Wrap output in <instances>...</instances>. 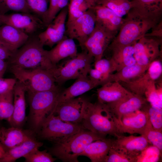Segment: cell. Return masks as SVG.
<instances>
[{"instance_id":"1","label":"cell","mask_w":162,"mask_h":162,"mask_svg":"<svg viewBox=\"0 0 162 162\" xmlns=\"http://www.w3.org/2000/svg\"><path fill=\"white\" fill-rule=\"evenodd\" d=\"M160 19L131 8L109 47L124 46L134 44L158 24Z\"/></svg>"},{"instance_id":"2","label":"cell","mask_w":162,"mask_h":162,"mask_svg":"<svg viewBox=\"0 0 162 162\" xmlns=\"http://www.w3.org/2000/svg\"><path fill=\"white\" fill-rule=\"evenodd\" d=\"M106 136L83 129L62 141L54 143L49 152L62 161L78 162V158L90 143Z\"/></svg>"},{"instance_id":"3","label":"cell","mask_w":162,"mask_h":162,"mask_svg":"<svg viewBox=\"0 0 162 162\" xmlns=\"http://www.w3.org/2000/svg\"><path fill=\"white\" fill-rule=\"evenodd\" d=\"M44 46L37 39L28 40L8 59L10 65L27 69L49 70L54 66L46 56Z\"/></svg>"},{"instance_id":"4","label":"cell","mask_w":162,"mask_h":162,"mask_svg":"<svg viewBox=\"0 0 162 162\" xmlns=\"http://www.w3.org/2000/svg\"><path fill=\"white\" fill-rule=\"evenodd\" d=\"M81 124L85 129L106 136L110 135L117 138L122 135L105 104L98 101L93 103L88 100Z\"/></svg>"},{"instance_id":"5","label":"cell","mask_w":162,"mask_h":162,"mask_svg":"<svg viewBox=\"0 0 162 162\" xmlns=\"http://www.w3.org/2000/svg\"><path fill=\"white\" fill-rule=\"evenodd\" d=\"M62 90L59 86L49 91L28 93L30 120L34 130L40 129L44 120L52 112Z\"/></svg>"},{"instance_id":"6","label":"cell","mask_w":162,"mask_h":162,"mask_svg":"<svg viewBox=\"0 0 162 162\" xmlns=\"http://www.w3.org/2000/svg\"><path fill=\"white\" fill-rule=\"evenodd\" d=\"M10 69L28 93L49 91L59 86L56 85L54 77L48 70L27 69L11 65Z\"/></svg>"},{"instance_id":"7","label":"cell","mask_w":162,"mask_h":162,"mask_svg":"<svg viewBox=\"0 0 162 162\" xmlns=\"http://www.w3.org/2000/svg\"><path fill=\"white\" fill-rule=\"evenodd\" d=\"M93 58L86 51L78 53L63 65L54 66L48 71L59 86L66 81L87 76Z\"/></svg>"},{"instance_id":"8","label":"cell","mask_w":162,"mask_h":162,"mask_svg":"<svg viewBox=\"0 0 162 162\" xmlns=\"http://www.w3.org/2000/svg\"><path fill=\"white\" fill-rule=\"evenodd\" d=\"M83 128L81 124L64 121L52 114L43 122L40 134L42 138L55 143L65 140Z\"/></svg>"},{"instance_id":"9","label":"cell","mask_w":162,"mask_h":162,"mask_svg":"<svg viewBox=\"0 0 162 162\" xmlns=\"http://www.w3.org/2000/svg\"><path fill=\"white\" fill-rule=\"evenodd\" d=\"M116 34L96 22L95 28L84 44V50L94 62L102 58L103 54Z\"/></svg>"},{"instance_id":"10","label":"cell","mask_w":162,"mask_h":162,"mask_svg":"<svg viewBox=\"0 0 162 162\" xmlns=\"http://www.w3.org/2000/svg\"><path fill=\"white\" fill-rule=\"evenodd\" d=\"M96 18L93 8L66 27L65 34L68 37L77 40L83 50L84 44L93 31L96 24Z\"/></svg>"},{"instance_id":"11","label":"cell","mask_w":162,"mask_h":162,"mask_svg":"<svg viewBox=\"0 0 162 162\" xmlns=\"http://www.w3.org/2000/svg\"><path fill=\"white\" fill-rule=\"evenodd\" d=\"M68 13V6L62 9L46 29L39 34L38 38L44 46L52 47L66 36V21Z\"/></svg>"},{"instance_id":"12","label":"cell","mask_w":162,"mask_h":162,"mask_svg":"<svg viewBox=\"0 0 162 162\" xmlns=\"http://www.w3.org/2000/svg\"><path fill=\"white\" fill-rule=\"evenodd\" d=\"M0 18L2 23L12 26L28 35L45 26L41 19L30 13L1 15Z\"/></svg>"},{"instance_id":"13","label":"cell","mask_w":162,"mask_h":162,"mask_svg":"<svg viewBox=\"0 0 162 162\" xmlns=\"http://www.w3.org/2000/svg\"><path fill=\"white\" fill-rule=\"evenodd\" d=\"M87 101L81 97L70 99L57 106L51 114H55L65 122L81 124Z\"/></svg>"},{"instance_id":"14","label":"cell","mask_w":162,"mask_h":162,"mask_svg":"<svg viewBox=\"0 0 162 162\" xmlns=\"http://www.w3.org/2000/svg\"><path fill=\"white\" fill-rule=\"evenodd\" d=\"M112 116L120 134L127 133L131 134H138L143 135L151 123L147 114L140 110L124 116L119 119Z\"/></svg>"},{"instance_id":"15","label":"cell","mask_w":162,"mask_h":162,"mask_svg":"<svg viewBox=\"0 0 162 162\" xmlns=\"http://www.w3.org/2000/svg\"><path fill=\"white\" fill-rule=\"evenodd\" d=\"M160 43L154 38L144 36L134 44V57L136 63L149 65L160 54Z\"/></svg>"},{"instance_id":"16","label":"cell","mask_w":162,"mask_h":162,"mask_svg":"<svg viewBox=\"0 0 162 162\" xmlns=\"http://www.w3.org/2000/svg\"><path fill=\"white\" fill-rule=\"evenodd\" d=\"M162 73L161 62L156 59L150 64L146 71L139 77L127 82L120 83L132 93L143 96L149 82L158 79Z\"/></svg>"},{"instance_id":"17","label":"cell","mask_w":162,"mask_h":162,"mask_svg":"<svg viewBox=\"0 0 162 162\" xmlns=\"http://www.w3.org/2000/svg\"><path fill=\"white\" fill-rule=\"evenodd\" d=\"M104 84L102 81L92 80L87 76L77 78L71 86L62 90L52 113L57 106L61 104L81 95L97 86H101Z\"/></svg>"},{"instance_id":"18","label":"cell","mask_w":162,"mask_h":162,"mask_svg":"<svg viewBox=\"0 0 162 162\" xmlns=\"http://www.w3.org/2000/svg\"><path fill=\"white\" fill-rule=\"evenodd\" d=\"M150 145L145 136H136L131 134L124 136L122 134L113 140L111 147L136 158L146 147Z\"/></svg>"},{"instance_id":"19","label":"cell","mask_w":162,"mask_h":162,"mask_svg":"<svg viewBox=\"0 0 162 162\" xmlns=\"http://www.w3.org/2000/svg\"><path fill=\"white\" fill-rule=\"evenodd\" d=\"M147 101L143 96L133 94L130 98L115 102L105 104L111 115L119 119L140 110Z\"/></svg>"},{"instance_id":"20","label":"cell","mask_w":162,"mask_h":162,"mask_svg":"<svg viewBox=\"0 0 162 162\" xmlns=\"http://www.w3.org/2000/svg\"><path fill=\"white\" fill-rule=\"evenodd\" d=\"M97 90L98 101L106 104L127 99L134 94L117 82H108Z\"/></svg>"},{"instance_id":"21","label":"cell","mask_w":162,"mask_h":162,"mask_svg":"<svg viewBox=\"0 0 162 162\" xmlns=\"http://www.w3.org/2000/svg\"><path fill=\"white\" fill-rule=\"evenodd\" d=\"M26 90L23 85L17 81L13 89L14 111L9 122L11 126L21 128L26 118Z\"/></svg>"},{"instance_id":"22","label":"cell","mask_w":162,"mask_h":162,"mask_svg":"<svg viewBox=\"0 0 162 162\" xmlns=\"http://www.w3.org/2000/svg\"><path fill=\"white\" fill-rule=\"evenodd\" d=\"M29 35L14 27L4 24L0 26V43L14 52L28 40Z\"/></svg>"},{"instance_id":"23","label":"cell","mask_w":162,"mask_h":162,"mask_svg":"<svg viewBox=\"0 0 162 162\" xmlns=\"http://www.w3.org/2000/svg\"><path fill=\"white\" fill-rule=\"evenodd\" d=\"M46 56L54 65L61 60L67 58H74L76 56L77 50L74 39L66 36L53 48L49 50H45Z\"/></svg>"},{"instance_id":"24","label":"cell","mask_w":162,"mask_h":162,"mask_svg":"<svg viewBox=\"0 0 162 162\" xmlns=\"http://www.w3.org/2000/svg\"><path fill=\"white\" fill-rule=\"evenodd\" d=\"M92 8L95 13L96 22L116 35L124 18L109 8L100 4H97Z\"/></svg>"},{"instance_id":"25","label":"cell","mask_w":162,"mask_h":162,"mask_svg":"<svg viewBox=\"0 0 162 162\" xmlns=\"http://www.w3.org/2000/svg\"><path fill=\"white\" fill-rule=\"evenodd\" d=\"M33 136L21 128L11 126L0 128V143L6 151L14 147Z\"/></svg>"},{"instance_id":"26","label":"cell","mask_w":162,"mask_h":162,"mask_svg":"<svg viewBox=\"0 0 162 162\" xmlns=\"http://www.w3.org/2000/svg\"><path fill=\"white\" fill-rule=\"evenodd\" d=\"M113 140L106 138L94 141L88 145L80 156L87 157L92 162H104Z\"/></svg>"},{"instance_id":"27","label":"cell","mask_w":162,"mask_h":162,"mask_svg":"<svg viewBox=\"0 0 162 162\" xmlns=\"http://www.w3.org/2000/svg\"><path fill=\"white\" fill-rule=\"evenodd\" d=\"M43 144L32 136L20 144L6 151L4 156L0 160V162H15L34 149L39 148Z\"/></svg>"},{"instance_id":"28","label":"cell","mask_w":162,"mask_h":162,"mask_svg":"<svg viewBox=\"0 0 162 162\" xmlns=\"http://www.w3.org/2000/svg\"><path fill=\"white\" fill-rule=\"evenodd\" d=\"M134 44L124 46L109 47L112 51L111 58L116 66V71L124 67L136 63L134 55Z\"/></svg>"},{"instance_id":"29","label":"cell","mask_w":162,"mask_h":162,"mask_svg":"<svg viewBox=\"0 0 162 162\" xmlns=\"http://www.w3.org/2000/svg\"><path fill=\"white\" fill-rule=\"evenodd\" d=\"M149 65H141L136 63L124 67L115 73L110 75L107 82H117L122 83L130 81L144 74L147 70Z\"/></svg>"},{"instance_id":"30","label":"cell","mask_w":162,"mask_h":162,"mask_svg":"<svg viewBox=\"0 0 162 162\" xmlns=\"http://www.w3.org/2000/svg\"><path fill=\"white\" fill-rule=\"evenodd\" d=\"M132 8H134L146 14L161 18L162 0H130Z\"/></svg>"},{"instance_id":"31","label":"cell","mask_w":162,"mask_h":162,"mask_svg":"<svg viewBox=\"0 0 162 162\" xmlns=\"http://www.w3.org/2000/svg\"><path fill=\"white\" fill-rule=\"evenodd\" d=\"M97 4L109 8L122 18L132 8L130 0H99Z\"/></svg>"},{"instance_id":"32","label":"cell","mask_w":162,"mask_h":162,"mask_svg":"<svg viewBox=\"0 0 162 162\" xmlns=\"http://www.w3.org/2000/svg\"><path fill=\"white\" fill-rule=\"evenodd\" d=\"M140 110L147 114L154 129L162 131V108L152 106L147 102L143 105Z\"/></svg>"},{"instance_id":"33","label":"cell","mask_w":162,"mask_h":162,"mask_svg":"<svg viewBox=\"0 0 162 162\" xmlns=\"http://www.w3.org/2000/svg\"><path fill=\"white\" fill-rule=\"evenodd\" d=\"M14 111L13 90L0 96V120H5L9 122Z\"/></svg>"},{"instance_id":"34","label":"cell","mask_w":162,"mask_h":162,"mask_svg":"<svg viewBox=\"0 0 162 162\" xmlns=\"http://www.w3.org/2000/svg\"><path fill=\"white\" fill-rule=\"evenodd\" d=\"M10 11L31 13L26 0H0V14Z\"/></svg>"},{"instance_id":"35","label":"cell","mask_w":162,"mask_h":162,"mask_svg":"<svg viewBox=\"0 0 162 162\" xmlns=\"http://www.w3.org/2000/svg\"><path fill=\"white\" fill-rule=\"evenodd\" d=\"M162 152L157 147L149 145L136 157V162H157L160 159Z\"/></svg>"},{"instance_id":"36","label":"cell","mask_w":162,"mask_h":162,"mask_svg":"<svg viewBox=\"0 0 162 162\" xmlns=\"http://www.w3.org/2000/svg\"><path fill=\"white\" fill-rule=\"evenodd\" d=\"M26 0L31 12L34 13L44 23L48 9L50 0Z\"/></svg>"},{"instance_id":"37","label":"cell","mask_w":162,"mask_h":162,"mask_svg":"<svg viewBox=\"0 0 162 162\" xmlns=\"http://www.w3.org/2000/svg\"><path fill=\"white\" fill-rule=\"evenodd\" d=\"M94 68L102 74L103 80L105 83L110 75L117 71V68L115 63L111 58L110 59L101 58L94 62Z\"/></svg>"},{"instance_id":"38","label":"cell","mask_w":162,"mask_h":162,"mask_svg":"<svg viewBox=\"0 0 162 162\" xmlns=\"http://www.w3.org/2000/svg\"><path fill=\"white\" fill-rule=\"evenodd\" d=\"M85 0H70L68 5V20L66 27L81 16L86 12L82 9L81 4Z\"/></svg>"},{"instance_id":"39","label":"cell","mask_w":162,"mask_h":162,"mask_svg":"<svg viewBox=\"0 0 162 162\" xmlns=\"http://www.w3.org/2000/svg\"><path fill=\"white\" fill-rule=\"evenodd\" d=\"M26 162H53L56 159L46 150L34 149L24 157Z\"/></svg>"},{"instance_id":"40","label":"cell","mask_w":162,"mask_h":162,"mask_svg":"<svg viewBox=\"0 0 162 162\" xmlns=\"http://www.w3.org/2000/svg\"><path fill=\"white\" fill-rule=\"evenodd\" d=\"M136 158L113 148H110L104 162H136Z\"/></svg>"},{"instance_id":"41","label":"cell","mask_w":162,"mask_h":162,"mask_svg":"<svg viewBox=\"0 0 162 162\" xmlns=\"http://www.w3.org/2000/svg\"><path fill=\"white\" fill-rule=\"evenodd\" d=\"M150 145L162 151V132L154 129L150 123L146 128L144 134Z\"/></svg>"},{"instance_id":"42","label":"cell","mask_w":162,"mask_h":162,"mask_svg":"<svg viewBox=\"0 0 162 162\" xmlns=\"http://www.w3.org/2000/svg\"><path fill=\"white\" fill-rule=\"evenodd\" d=\"M146 99L151 105L162 108V100L159 97L154 81L149 82L144 92Z\"/></svg>"},{"instance_id":"43","label":"cell","mask_w":162,"mask_h":162,"mask_svg":"<svg viewBox=\"0 0 162 162\" xmlns=\"http://www.w3.org/2000/svg\"><path fill=\"white\" fill-rule=\"evenodd\" d=\"M47 13L44 22L45 26H47L59 13L58 9V0H50Z\"/></svg>"},{"instance_id":"44","label":"cell","mask_w":162,"mask_h":162,"mask_svg":"<svg viewBox=\"0 0 162 162\" xmlns=\"http://www.w3.org/2000/svg\"><path fill=\"white\" fill-rule=\"evenodd\" d=\"M16 81L13 78H0V96L13 91Z\"/></svg>"},{"instance_id":"45","label":"cell","mask_w":162,"mask_h":162,"mask_svg":"<svg viewBox=\"0 0 162 162\" xmlns=\"http://www.w3.org/2000/svg\"><path fill=\"white\" fill-rule=\"evenodd\" d=\"M151 29L152 31L151 33H147L144 36L154 38H162V21H160Z\"/></svg>"},{"instance_id":"46","label":"cell","mask_w":162,"mask_h":162,"mask_svg":"<svg viewBox=\"0 0 162 162\" xmlns=\"http://www.w3.org/2000/svg\"><path fill=\"white\" fill-rule=\"evenodd\" d=\"M88 74L89 77L92 80L103 81L104 84V82L103 80V76L101 73L97 69L91 68L89 69Z\"/></svg>"},{"instance_id":"47","label":"cell","mask_w":162,"mask_h":162,"mask_svg":"<svg viewBox=\"0 0 162 162\" xmlns=\"http://www.w3.org/2000/svg\"><path fill=\"white\" fill-rule=\"evenodd\" d=\"M13 52L0 43V59H9Z\"/></svg>"},{"instance_id":"48","label":"cell","mask_w":162,"mask_h":162,"mask_svg":"<svg viewBox=\"0 0 162 162\" xmlns=\"http://www.w3.org/2000/svg\"><path fill=\"white\" fill-rule=\"evenodd\" d=\"M7 65L5 60L0 59V78L2 77L7 69Z\"/></svg>"},{"instance_id":"49","label":"cell","mask_w":162,"mask_h":162,"mask_svg":"<svg viewBox=\"0 0 162 162\" xmlns=\"http://www.w3.org/2000/svg\"><path fill=\"white\" fill-rule=\"evenodd\" d=\"M91 8L96 5L99 0H85Z\"/></svg>"},{"instance_id":"50","label":"cell","mask_w":162,"mask_h":162,"mask_svg":"<svg viewBox=\"0 0 162 162\" xmlns=\"http://www.w3.org/2000/svg\"><path fill=\"white\" fill-rule=\"evenodd\" d=\"M6 151L5 150L2 146H0V160L4 156Z\"/></svg>"},{"instance_id":"51","label":"cell","mask_w":162,"mask_h":162,"mask_svg":"<svg viewBox=\"0 0 162 162\" xmlns=\"http://www.w3.org/2000/svg\"><path fill=\"white\" fill-rule=\"evenodd\" d=\"M0 16H1V15L0 14V26H1V25L2 24L1 21V20Z\"/></svg>"},{"instance_id":"52","label":"cell","mask_w":162,"mask_h":162,"mask_svg":"<svg viewBox=\"0 0 162 162\" xmlns=\"http://www.w3.org/2000/svg\"><path fill=\"white\" fill-rule=\"evenodd\" d=\"M2 146V145L0 143V146Z\"/></svg>"}]
</instances>
